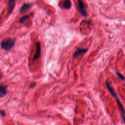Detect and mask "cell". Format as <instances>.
Here are the masks:
<instances>
[{
    "label": "cell",
    "instance_id": "8fae6325",
    "mask_svg": "<svg viewBox=\"0 0 125 125\" xmlns=\"http://www.w3.org/2000/svg\"><path fill=\"white\" fill-rule=\"evenodd\" d=\"M116 74H117V76H118V77L120 79H121V80H122V81H124L125 80V77H124L121 73H120L119 71H116Z\"/></svg>",
    "mask_w": 125,
    "mask_h": 125
},
{
    "label": "cell",
    "instance_id": "8992f818",
    "mask_svg": "<svg viewBox=\"0 0 125 125\" xmlns=\"http://www.w3.org/2000/svg\"><path fill=\"white\" fill-rule=\"evenodd\" d=\"M15 0H8V13L9 15H10L15 7Z\"/></svg>",
    "mask_w": 125,
    "mask_h": 125
},
{
    "label": "cell",
    "instance_id": "3957f363",
    "mask_svg": "<svg viewBox=\"0 0 125 125\" xmlns=\"http://www.w3.org/2000/svg\"><path fill=\"white\" fill-rule=\"evenodd\" d=\"M77 9L78 11L84 17H87L88 14L85 10V5L82 0H78Z\"/></svg>",
    "mask_w": 125,
    "mask_h": 125
},
{
    "label": "cell",
    "instance_id": "30bf717a",
    "mask_svg": "<svg viewBox=\"0 0 125 125\" xmlns=\"http://www.w3.org/2000/svg\"><path fill=\"white\" fill-rule=\"evenodd\" d=\"M33 15V13H31L30 14H28V15H24L22 17H21L20 20H19V22L21 23H23L25 21V20H27L28 18H29L30 17L32 16Z\"/></svg>",
    "mask_w": 125,
    "mask_h": 125
},
{
    "label": "cell",
    "instance_id": "7a4b0ae2",
    "mask_svg": "<svg viewBox=\"0 0 125 125\" xmlns=\"http://www.w3.org/2000/svg\"><path fill=\"white\" fill-rule=\"evenodd\" d=\"M15 42V39L13 38H6L2 41L0 43L1 47L6 51L11 49L14 46Z\"/></svg>",
    "mask_w": 125,
    "mask_h": 125
},
{
    "label": "cell",
    "instance_id": "5b68a950",
    "mask_svg": "<svg viewBox=\"0 0 125 125\" xmlns=\"http://www.w3.org/2000/svg\"><path fill=\"white\" fill-rule=\"evenodd\" d=\"M88 50L87 48H79L74 53L73 57H77L81 55L85 54Z\"/></svg>",
    "mask_w": 125,
    "mask_h": 125
},
{
    "label": "cell",
    "instance_id": "ba28073f",
    "mask_svg": "<svg viewBox=\"0 0 125 125\" xmlns=\"http://www.w3.org/2000/svg\"><path fill=\"white\" fill-rule=\"evenodd\" d=\"M71 4L70 0H64L61 7L65 9H69L71 7Z\"/></svg>",
    "mask_w": 125,
    "mask_h": 125
},
{
    "label": "cell",
    "instance_id": "52a82bcc",
    "mask_svg": "<svg viewBox=\"0 0 125 125\" xmlns=\"http://www.w3.org/2000/svg\"><path fill=\"white\" fill-rule=\"evenodd\" d=\"M33 6L32 4H30V3H24L23 5L21 7L20 12L21 13H22L24 12L25 11L27 10L28 9H30L32 6Z\"/></svg>",
    "mask_w": 125,
    "mask_h": 125
},
{
    "label": "cell",
    "instance_id": "277c9868",
    "mask_svg": "<svg viewBox=\"0 0 125 125\" xmlns=\"http://www.w3.org/2000/svg\"><path fill=\"white\" fill-rule=\"evenodd\" d=\"M36 50L33 59L34 61L38 59L41 55V44L39 42H37L36 43Z\"/></svg>",
    "mask_w": 125,
    "mask_h": 125
},
{
    "label": "cell",
    "instance_id": "6da1fadb",
    "mask_svg": "<svg viewBox=\"0 0 125 125\" xmlns=\"http://www.w3.org/2000/svg\"><path fill=\"white\" fill-rule=\"evenodd\" d=\"M105 85H106V88L108 89V91L109 92V93L111 94V95L112 96V97L115 99L117 104V105L121 111L122 119H123L124 122L125 123V109L122 103L120 102V101L119 99L118 98V96H117V94H116V92H115V91L114 90L113 88L111 86L110 83L107 81H106L105 82Z\"/></svg>",
    "mask_w": 125,
    "mask_h": 125
},
{
    "label": "cell",
    "instance_id": "4fadbf2b",
    "mask_svg": "<svg viewBox=\"0 0 125 125\" xmlns=\"http://www.w3.org/2000/svg\"><path fill=\"white\" fill-rule=\"evenodd\" d=\"M0 114L2 116H5V113L4 111H0Z\"/></svg>",
    "mask_w": 125,
    "mask_h": 125
},
{
    "label": "cell",
    "instance_id": "7c38bea8",
    "mask_svg": "<svg viewBox=\"0 0 125 125\" xmlns=\"http://www.w3.org/2000/svg\"><path fill=\"white\" fill-rule=\"evenodd\" d=\"M35 85H36V83H30V87L31 88H33V87H34Z\"/></svg>",
    "mask_w": 125,
    "mask_h": 125
},
{
    "label": "cell",
    "instance_id": "9c48e42d",
    "mask_svg": "<svg viewBox=\"0 0 125 125\" xmlns=\"http://www.w3.org/2000/svg\"><path fill=\"white\" fill-rule=\"evenodd\" d=\"M6 94V86L3 84L0 85V97H2Z\"/></svg>",
    "mask_w": 125,
    "mask_h": 125
}]
</instances>
